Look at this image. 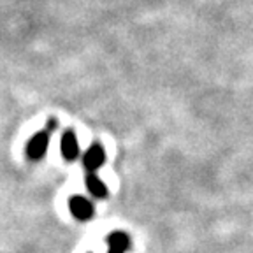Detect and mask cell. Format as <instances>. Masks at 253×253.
<instances>
[{
    "instance_id": "1",
    "label": "cell",
    "mask_w": 253,
    "mask_h": 253,
    "mask_svg": "<svg viewBox=\"0 0 253 253\" xmlns=\"http://www.w3.org/2000/svg\"><path fill=\"white\" fill-rule=\"evenodd\" d=\"M47 146H49V134L47 132H39L28 141L27 144V157L32 160H39L46 155Z\"/></svg>"
},
{
    "instance_id": "2",
    "label": "cell",
    "mask_w": 253,
    "mask_h": 253,
    "mask_svg": "<svg viewBox=\"0 0 253 253\" xmlns=\"http://www.w3.org/2000/svg\"><path fill=\"white\" fill-rule=\"evenodd\" d=\"M69 210L78 220H90L93 216V204L83 195H74L69 201Z\"/></svg>"
},
{
    "instance_id": "3",
    "label": "cell",
    "mask_w": 253,
    "mask_h": 253,
    "mask_svg": "<svg viewBox=\"0 0 253 253\" xmlns=\"http://www.w3.org/2000/svg\"><path fill=\"white\" fill-rule=\"evenodd\" d=\"M104 162H106V151H104L102 144L95 142V144H91L90 146V150L84 153L83 166L86 167L90 172H95V170L99 169Z\"/></svg>"
},
{
    "instance_id": "4",
    "label": "cell",
    "mask_w": 253,
    "mask_h": 253,
    "mask_svg": "<svg viewBox=\"0 0 253 253\" xmlns=\"http://www.w3.org/2000/svg\"><path fill=\"white\" fill-rule=\"evenodd\" d=\"M60 150H62V155L65 160H74L79 155V144H78V137H76L74 130H67L63 134Z\"/></svg>"
},
{
    "instance_id": "5",
    "label": "cell",
    "mask_w": 253,
    "mask_h": 253,
    "mask_svg": "<svg viewBox=\"0 0 253 253\" xmlns=\"http://www.w3.org/2000/svg\"><path fill=\"white\" fill-rule=\"evenodd\" d=\"M86 188L93 197L104 199L107 195V188H106V185H104V181L93 172H90L86 176Z\"/></svg>"
},
{
    "instance_id": "6",
    "label": "cell",
    "mask_w": 253,
    "mask_h": 253,
    "mask_svg": "<svg viewBox=\"0 0 253 253\" xmlns=\"http://www.w3.org/2000/svg\"><path fill=\"white\" fill-rule=\"evenodd\" d=\"M107 245H109V248L125 253L126 250L130 248V237L126 236L125 232H113L107 236Z\"/></svg>"
},
{
    "instance_id": "7",
    "label": "cell",
    "mask_w": 253,
    "mask_h": 253,
    "mask_svg": "<svg viewBox=\"0 0 253 253\" xmlns=\"http://www.w3.org/2000/svg\"><path fill=\"white\" fill-rule=\"evenodd\" d=\"M56 125H58V122H56V120H49V123H47V132L55 130Z\"/></svg>"
},
{
    "instance_id": "8",
    "label": "cell",
    "mask_w": 253,
    "mask_h": 253,
    "mask_svg": "<svg viewBox=\"0 0 253 253\" xmlns=\"http://www.w3.org/2000/svg\"><path fill=\"white\" fill-rule=\"evenodd\" d=\"M107 253H123V252H118V250H113V248H109V252Z\"/></svg>"
}]
</instances>
